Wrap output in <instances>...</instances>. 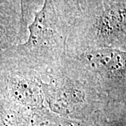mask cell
Here are the masks:
<instances>
[{
  "instance_id": "obj_1",
  "label": "cell",
  "mask_w": 126,
  "mask_h": 126,
  "mask_svg": "<svg viewBox=\"0 0 126 126\" xmlns=\"http://www.w3.org/2000/svg\"><path fill=\"white\" fill-rule=\"evenodd\" d=\"M75 21L60 0H44L28 27V39L5 52L0 59L34 72L43 81L67 57V41Z\"/></svg>"
},
{
  "instance_id": "obj_9",
  "label": "cell",
  "mask_w": 126,
  "mask_h": 126,
  "mask_svg": "<svg viewBox=\"0 0 126 126\" xmlns=\"http://www.w3.org/2000/svg\"><path fill=\"white\" fill-rule=\"evenodd\" d=\"M2 89H3V85H2V81H1V77H0V98H1V94H2Z\"/></svg>"
},
{
  "instance_id": "obj_8",
  "label": "cell",
  "mask_w": 126,
  "mask_h": 126,
  "mask_svg": "<svg viewBox=\"0 0 126 126\" xmlns=\"http://www.w3.org/2000/svg\"><path fill=\"white\" fill-rule=\"evenodd\" d=\"M70 10V11L76 17L77 20L82 14L85 4L86 0H60Z\"/></svg>"
},
{
  "instance_id": "obj_5",
  "label": "cell",
  "mask_w": 126,
  "mask_h": 126,
  "mask_svg": "<svg viewBox=\"0 0 126 126\" xmlns=\"http://www.w3.org/2000/svg\"><path fill=\"white\" fill-rule=\"evenodd\" d=\"M3 94L31 111L46 107L42 79L36 73L0 60Z\"/></svg>"
},
{
  "instance_id": "obj_6",
  "label": "cell",
  "mask_w": 126,
  "mask_h": 126,
  "mask_svg": "<svg viewBox=\"0 0 126 126\" xmlns=\"http://www.w3.org/2000/svg\"><path fill=\"white\" fill-rule=\"evenodd\" d=\"M0 126H32V111L12 102L2 91L0 98Z\"/></svg>"
},
{
  "instance_id": "obj_10",
  "label": "cell",
  "mask_w": 126,
  "mask_h": 126,
  "mask_svg": "<svg viewBox=\"0 0 126 126\" xmlns=\"http://www.w3.org/2000/svg\"><path fill=\"white\" fill-rule=\"evenodd\" d=\"M92 126L90 124H89V123H85V126Z\"/></svg>"
},
{
  "instance_id": "obj_4",
  "label": "cell",
  "mask_w": 126,
  "mask_h": 126,
  "mask_svg": "<svg viewBox=\"0 0 126 126\" xmlns=\"http://www.w3.org/2000/svg\"><path fill=\"white\" fill-rule=\"evenodd\" d=\"M73 58L93 83L103 107L126 104V52L108 48H92Z\"/></svg>"
},
{
  "instance_id": "obj_3",
  "label": "cell",
  "mask_w": 126,
  "mask_h": 126,
  "mask_svg": "<svg viewBox=\"0 0 126 126\" xmlns=\"http://www.w3.org/2000/svg\"><path fill=\"white\" fill-rule=\"evenodd\" d=\"M99 48L126 51V0H86L68 36L67 56Z\"/></svg>"
},
{
  "instance_id": "obj_2",
  "label": "cell",
  "mask_w": 126,
  "mask_h": 126,
  "mask_svg": "<svg viewBox=\"0 0 126 126\" xmlns=\"http://www.w3.org/2000/svg\"><path fill=\"white\" fill-rule=\"evenodd\" d=\"M46 107L63 117L86 123L103 107L89 77L73 58L66 57L42 81Z\"/></svg>"
},
{
  "instance_id": "obj_7",
  "label": "cell",
  "mask_w": 126,
  "mask_h": 126,
  "mask_svg": "<svg viewBox=\"0 0 126 126\" xmlns=\"http://www.w3.org/2000/svg\"><path fill=\"white\" fill-rule=\"evenodd\" d=\"M85 123L63 117L46 107L32 112V126H84Z\"/></svg>"
}]
</instances>
